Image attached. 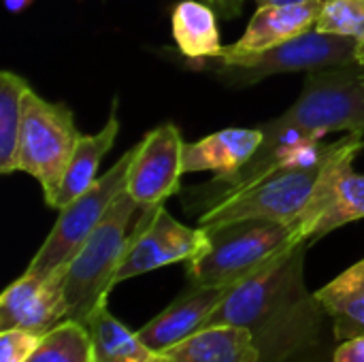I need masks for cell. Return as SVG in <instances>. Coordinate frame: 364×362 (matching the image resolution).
Here are the masks:
<instances>
[{
	"label": "cell",
	"mask_w": 364,
	"mask_h": 362,
	"mask_svg": "<svg viewBox=\"0 0 364 362\" xmlns=\"http://www.w3.org/2000/svg\"><path fill=\"white\" fill-rule=\"evenodd\" d=\"M258 6L264 4H307V2H326V0H256Z\"/></svg>",
	"instance_id": "obj_27"
},
{
	"label": "cell",
	"mask_w": 364,
	"mask_h": 362,
	"mask_svg": "<svg viewBox=\"0 0 364 362\" xmlns=\"http://www.w3.org/2000/svg\"><path fill=\"white\" fill-rule=\"evenodd\" d=\"M28 362H96L87 329L81 322L64 320L43 335Z\"/></svg>",
	"instance_id": "obj_22"
},
{
	"label": "cell",
	"mask_w": 364,
	"mask_h": 362,
	"mask_svg": "<svg viewBox=\"0 0 364 362\" xmlns=\"http://www.w3.org/2000/svg\"><path fill=\"white\" fill-rule=\"evenodd\" d=\"M333 362H364V335L339 341Z\"/></svg>",
	"instance_id": "obj_25"
},
{
	"label": "cell",
	"mask_w": 364,
	"mask_h": 362,
	"mask_svg": "<svg viewBox=\"0 0 364 362\" xmlns=\"http://www.w3.org/2000/svg\"><path fill=\"white\" fill-rule=\"evenodd\" d=\"M132 149H128L107 173H102L83 194L60 209L51 233L30 260L26 273L49 277L64 271L75 254L83 247L94 228L102 222L115 198L126 190V177L130 166Z\"/></svg>",
	"instance_id": "obj_7"
},
{
	"label": "cell",
	"mask_w": 364,
	"mask_h": 362,
	"mask_svg": "<svg viewBox=\"0 0 364 362\" xmlns=\"http://www.w3.org/2000/svg\"><path fill=\"white\" fill-rule=\"evenodd\" d=\"M79 137L73 111L66 105L49 102L34 90L28 92L17 147V171L38 181L47 207H51L60 190Z\"/></svg>",
	"instance_id": "obj_6"
},
{
	"label": "cell",
	"mask_w": 364,
	"mask_h": 362,
	"mask_svg": "<svg viewBox=\"0 0 364 362\" xmlns=\"http://www.w3.org/2000/svg\"><path fill=\"white\" fill-rule=\"evenodd\" d=\"M64 273L66 269L49 277L23 273L15 280L0 299V333L21 329L36 335H47L58 324L68 320Z\"/></svg>",
	"instance_id": "obj_12"
},
{
	"label": "cell",
	"mask_w": 364,
	"mask_h": 362,
	"mask_svg": "<svg viewBox=\"0 0 364 362\" xmlns=\"http://www.w3.org/2000/svg\"><path fill=\"white\" fill-rule=\"evenodd\" d=\"M141 211L143 213L130 233L126 254L117 269L115 286L168 265H188L200 258L211 245L207 228L181 224L164 209V205Z\"/></svg>",
	"instance_id": "obj_9"
},
{
	"label": "cell",
	"mask_w": 364,
	"mask_h": 362,
	"mask_svg": "<svg viewBox=\"0 0 364 362\" xmlns=\"http://www.w3.org/2000/svg\"><path fill=\"white\" fill-rule=\"evenodd\" d=\"M117 134H119V119H117V100H115L107 124L96 134L79 137L73 158L68 162V169L62 177L60 190L51 203V209H64L70 201H75L79 194H83L100 177L98 175L100 162L111 151Z\"/></svg>",
	"instance_id": "obj_17"
},
{
	"label": "cell",
	"mask_w": 364,
	"mask_h": 362,
	"mask_svg": "<svg viewBox=\"0 0 364 362\" xmlns=\"http://www.w3.org/2000/svg\"><path fill=\"white\" fill-rule=\"evenodd\" d=\"M262 147L237 173L215 175L211 186L243 188L273 171L275 156L305 141H322L328 132H364V64L307 73L305 87L279 117L258 126ZM222 196V194H220Z\"/></svg>",
	"instance_id": "obj_2"
},
{
	"label": "cell",
	"mask_w": 364,
	"mask_h": 362,
	"mask_svg": "<svg viewBox=\"0 0 364 362\" xmlns=\"http://www.w3.org/2000/svg\"><path fill=\"white\" fill-rule=\"evenodd\" d=\"M358 64H364V45L358 47Z\"/></svg>",
	"instance_id": "obj_28"
},
{
	"label": "cell",
	"mask_w": 364,
	"mask_h": 362,
	"mask_svg": "<svg viewBox=\"0 0 364 362\" xmlns=\"http://www.w3.org/2000/svg\"><path fill=\"white\" fill-rule=\"evenodd\" d=\"M136 209L141 207L124 190L68 262L64 273L68 320L83 324L96 307L107 303L109 292L115 288V275L130 241Z\"/></svg>",
	"instance_id": "obj_4"
},
{
	"label": "cell",
	"mask_w": 364,
	"mask_h": 362,
	"mask_svg": "<svg viewBox=\"0 0 364 362\" xmlns=\"http://www.w3.org/2000/svg\"><path fill=\"white\" fill-rule=\"evenodd\" d=\"M43 335L13 329L0 333V362H28L38 348Z\"/></svg>",
	"instance_id": "obj_24"
},
{
	"label": "cell",
	"mask_w": 364,
	"mask_h": 362,
	"mask_svg": "<svg viewBox=\"0 0 364 362\" xmlns=\"http://www.w3.org/2000/svg\"><path fill=\"white\" fill-rule=\"evenodd\" d=\"M160 362H258V352L245 329L220 324L162 350Z\"/></svg>",
	"instance_id": "obj_16"
},
{
	"label": "cell",
	"mask_w": 364,
	"mask_h": 362,
	"mask_svg": "<svg viewBox=\"0 0 364 362\" xmlns=\"http://www.w3.org/2000/svg\"><path fill=\"white\" fill-rule=\"evenodd\" d=\"M32 87L13 70L0 73V173L17 171V147L23 124L26 96Z\"/></svg>",
	"instance_id": "obj_21"
},
{
	"label": "cell",
	"mask_w": 364,
	"mask_h": 362,
	"mask_svg": "<svg viewBox=\"0 0 364 362\" xmlns=\"http://www.w3.org/2000/svg\"><path fill=\"white\" fill-rule=\"evenodd\" d=\"M262 143L264 134L258 126L218 130L194 143H186L183 169L186 173L213 171L215 175H230L243 169Z\"/></svg>",
	"instance_id": "obj_15"
},
{
	"label": "cell",
	"mask_w": 364,
	"mask_h": 362,
	"mask_svg": "<svg viewBox=\"0 0 364 362\" xmlns=\"http://www.w3.org/2000/svg\"><path fill=\"white\" fill-rule=\"evenodd\" d=\"M324 2L307 4H264L252 15L247 30L232 45L222 47L218 64H230L284 45L316 28Z\"/></svg>",
	"instance_id": "obj_13"
},
{
	"label": "cell",
	"mask_w": 364,
	"mask_h": 362,
	"mask_svg": "<svg viewBox=\"0 0 364 362\" xmlns=\"http://www.w3.org/2000/svg\"><path fill=\"white\" fill-rule=\"evenodd\" d=\"M309 243L232 286L209 326L232 324L252 335L258 362H333L339 339L333 318L305 282Z\"/></svg>",
	"instance_id": "obj_1"
},
{
	"label": "cell",
	"mask_w": 364,
	"mask_h": 362,
	"mask_svg": "<svg viewBox=\"0 0 364 362\" xmlns=\"http://www.w3.org/2000/svg\"><path fill=\"white\" fill-rule=\"evenodd\" d=\"M32 2H34V0H4L9 13H21V11H26Z\"/></svg>",
	"instance_id": "obj_26"
},
{
	"label": "cell",
	"mask_w": 364,
	"mask_h": 362,
	"mask_svg": "<svg viewBox=\"0 0 364 362\" xmlns=\"http://www.w3.org/2000/svg\"><path fill=\"white\" fill-rule=\"evenodd\" d=\"M83 326L90 333L96 362H160V352L151 350L139 333L126 329L107 303L96 307Z\"/></svg>",
	"instance_id": "obj_18"
},
{
	"label": "cell",
	"mask_w": 364,
	"mask_h": 362,
	"mask_svg": "<svg viewBox=\"0 0 364 362\" xmlns=\"http://www.w3.org/2000/svg\"><path fill=\"white\" fill-rule=\"evenodd\" d=\"M328 149L318 164L279 166L243 188L224 192L200 213L198 226L213 228L243 220H267L299 226L318 188Z\"/></svg>",
	"instance_id": "obj_5"
},
{
	"label": "cell",
	"mask_w": 364,
	"mask_h": 362,
	"mask_svg": "<svg viewBox=\"0 0 364 362\" xmlns=\"http://www.w3.org/2000/svg\"><path fill=\"white\" fill-rule=\"evenodd\" d=\"M230 288L190 286L164 312L151 318L136 333L156 352H162L207 329L211 316L222 305Z\"/></svg>",
	"instance_id": "obj_14"
},
{
	"label": "cell",
	"mask_w": 364,
	"mask_h": 362,
	"mask_svg": "<svg viewBox=\"0 0 364 362\" xmlns=\"http://www.w3.org/2000/svg\"><path fill=\"white\" fill-rule=\"evenodd\" d=\"M360 43L354 38L318 32L316 28L269 51L220 64V73L237 85H250L284 73H316L358 64Z\"/></svg>",
	"instance_id": "obj_10"
},
{
	"label": "cell",
	"mask_w": 364,
	"mask_h": 362,
	"mask_svg": "<svg viewBox=\"0 0 364 362\" xmlns=\"http://www.w3.org/2000/svg\"><path fill=\"white\" fill-rule=\"evenodd\" d=\"M363 149L364 132H348L331 143L318 188L299 222L309 245L346 224L364 220V175L354 171V160Z\"/></svg>",
	"instance_id": "obj_8"
},
{
	"label": "cell",
	"mask_w": 364,
	"mask_h": 362,
	"mask_svg": "<svg viewBox=\"0 0 364 362\" xmlns=\"http://www.w3.org/2000/svg\"><path fill=\"white\" fill-rule=\"evenodd\" d=\"M183 149L181 130L171 122L156 126L132 147L126 192L141 209L160 207L179 192L186 173Z\"/></svg>",
	"instance_id": "obj_11"
},
{
	"label": "cell",
	"mask_w": 364,
	"mask_h": 362,
	"mask_svg": "<svg viewBox=\"0 0 364 362\" xmlns=\"http://www.w3.org/2000/svg\"><path fill=\"white\" fill-rule=\"evenodd\" d=\"M316 30L354 38L364 45V0H326Z\"/></svg>",
	"instance_id": "obj_23"
},
{
	"label": "cell",
	"mask_w": 364,
	"mask_h": 362,
	"mask_svg": "<svg viewBox=\"0 0 364 362\" xmlns=\"http://www.w3.org/2000/svg\"><path fill=\"white\" fill-rule=\"evenodd\" d=\"M339 341L364 335V258L316 292Z\"/></svg>",
	"instance_id": "obj_19"
},
{
	"label": "cell",
	"mask_w": 364,
	"mask_h": 362,
	"mask_svg": "<svg viewBox=\"0 0 364 362\" xmlns=\"http://www.w3.org/2000/svg\"><path fill=\"white\" fill-rule=\"evenodd\" d=\"M207 230L209 250L186 265L190 286L232 288L299 243H307L299 226L267 220H243Z\"/></svg>",
	"instance_id": "obj_3"
},
{
	"label": "cell",
	"mask_w": 364,
	"mask_h": 362,
	"mask_svg": "<svg viewBox=\"0 0 364 362\" xmlns=\"http://www.w3.org/2000/svg\"><path fill=\"white\" fill-rule=\"evenodd\" d=\"M173 38L188 60H218L222 53L215 13L205 2L181 0L173 9Z\"/></svg>",
	"instance_id": "obj_20"
}]
</instances>
